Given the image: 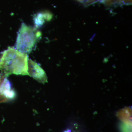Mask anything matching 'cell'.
Here are the masks:
<instances>
[{
  "mask_svg": "<svg viewBox=\"0 0 132 132\" xmlns=\"http://www.w3.org/2000/svg\"><path fill=\"white\" fill-rule=\"evenodd\" d=\"M28 56L16 48L10 47L2 53L0 58L2 74L7 77L12 74L28 75Z\"/></svg>",
  "mask_w": 132,
  "mask_h": 132,
  "instance_id": "1",
  "label": "cell"
},
{
  "mask_svg": "<svg viewBox=\"0 0 132 132\" xmlns=\"http://www.w3.org/2000/svg\"><path fill=\"white\" fill-rule=\"evenodd\" d=\"M52 18L51 13L48 11H44L38 13L34 17V21L35 27L38 28L40 27L46 21L50 20Z\"/></svg>",
  "mask_w": 132,
  "mask_h": 132,
  "instance_id": "5",
  "label": "cell"
},
{
  "mask_svg": "<svg viewBox=\"0 0 132 132\" xmlns=\"http://www.w3.org/2000/svg\"><path fill=\"white\" fill-rule=\"evenodd\" d=\"M0 93L7 100H12L15 97V93L6 77L3 79L0 85Z\"/></svg>",
  "mask_w": 132,
  "mask_h": 132,
  "instance_id": "4",
  "label": "cell"
},
{
  "mask_svg": "<svg viewBox=\"0 0 132 132\" xmlns=\"http://www.w3.org/2000/svg\"><path fill=\"white\" fill-rule=\"evenodd\" d=\"M71 131V130H67V131H64V132H70Z\"/></svg>",
  "mask_w": 132,
  "mask_h": 132,
  "instance_id": "6",
  "label": "cell"
},
{
  "mask_svg": "<svg viewBox=\"0 0 132 132\" xmlns=\"http://www.w3.org/2000/svg\"><path fill=\"white\" fill-rule=\"evenodd\" d=\"M42 36L38 28L21 24L17 35L15 47L20 52L29 53L33 50Z\"/></svg>",
  "mask_w": 132,
  "mask_h": 132,
  "instance_id": "2",
  "label": "cell"
},
{
  "mask_svg": "<svg viewBox=\"0 0 132 132\" xmlns=\"http://www.w3.org/2000/svg\"><path fill=\"white\" fill-rule=\"evenodd\" d=\"M2 54V53H0V58H1V57Z\"/></svg>",
  "mask_w": 132,
  "mask_h": 132,
  "instance_id": "7",
  "label": "cell"
},
{
  "mask_svg": "<svg viewBox=\"0 0 132 132\" xmlns=\"http://www.w3.org/2000/svg\"><path fill=\"white\" fill-rule=\"evenodd\" d=\"M28 73L29 76L38 82L43 84L47 82V77L45 71L38 63L31 59H28Z\"/></svg>",
  "mask_w": 132,
  "mask_h": 132,
  "instance_id": "3",
  "label": "cell"
}]
</instances>
